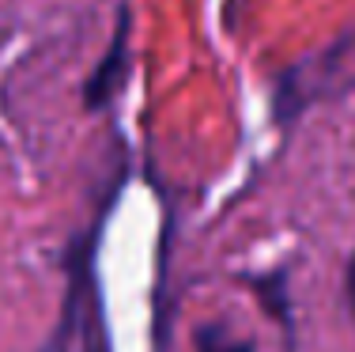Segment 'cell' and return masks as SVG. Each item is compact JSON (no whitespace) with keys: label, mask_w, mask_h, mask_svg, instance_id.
I'll use <instances>...</instances> for the list:
<instances>
[{"label":"cell","mask_w":355,"mask_h":352,"mask_svg":"<svg viewBox=\"0 0 355 352\" xmlns=\"http://www.w3.org/2000/svg\"><path fill=\"white\" fill-rule=\"evenodd\" d=\"M348 303H352V315H355V250H352V262H348Z\"/></svg>","instance_id":"cell-2"},{"label":"cell","mask_w":355,"mask_h":352,"mask_svg":"<svg viewBox=\"0 0 355 352\" xmlns=\"http://www.w3.org/2000/svg\"><path fill=\"white\" fill-rule=\"evenodd\" d=\"M200 352H250V349H246V345H239V341L219 337V330H208V337L200 341Z\"/></svg>","instance_id":"cell-1"}]
</instances>
